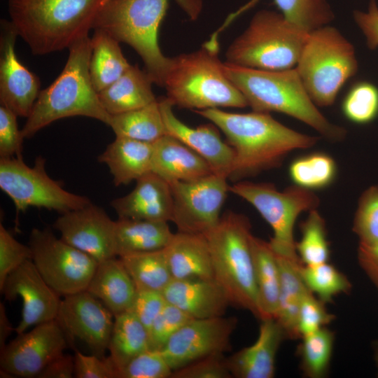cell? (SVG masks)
I'll return each mask as SVG.
<instances>
[{
    "instance_id": "cell-6",
    "label": "cell",
    "mask_w": 378,
    "mask_h": 378,
    "mask_svg": "<svg viewBox=\"0 0 378 378\" xmlns=\"http://www.w3.org/2000/svg\"><path fill=\"white\" fill-rule=\"evenodd\" d=\"M216 36L190 53L171 57L164 80L174 106L197 110L244 108L248 103L223 71Z\"/></svg>"
},
{
    "instance_id": "cell-38",
    "label": "cell",
    "mask_w": 378,
    "mask_h": 378,
    "mask_svg": "<svg viewBox=\"0 0 378 378\" xmlns=\"http://www.w3.org/2000/svg\"><path fill=\"white\" fill-rule=\"evenodd\" d=\"M300 229L302 237L300 241L296 242V251L302 263L314 265L328 262L330 249L326 223L316 209L309 211Z\"/></svg>"
},
{
    "instance_id": "cell-46",
    "label": "cell",
    "mask_w": 378,
    "mask_h": 378,
    "mask_svg": "<svg viewBox=\"0 0 378 378\" xmlns=\"http://www.w3.org/2000/svg\"><path fill=\"white\" fill-rule=\"evenodd\" d=\"M335 316L327 312L324 302L314 296L311 291L303 297L298 317L300 337L313 333L334 320Z\"/></svg>"
},
{
    "instance_id": "cell-28",
    "label": "cell",
    "mask_w": 378,
    "mask_h": 378,
    "mask_svg": "<svg viewBox=\"0 0 378 378\" xmlns=\"http://www.w3.org/2000/svg\"><path fill=\"white\" fill-rule=\"evenodd\" d=\"M153 83L146 71L131 65L115 82L98 92V96L106 112L117 115L155 102Z\"/></svg>"
},
{
    "instance_id": "cell-7",
    "label": "cell",
    "mask_w": 378,
    "mask_h": 378,
    "mask_svg": "<svg viewBox=\"0 0 378 378\" xmlns=\"http://www.w3.org/2000/svg\"><path fill=\"white\" fill-rule=\"evenodd\" d=\"M209 248L215 280L225 290L231 304L261 319L251 249V225L241 214H224L204 234Z\"/></svg>"
},
{
    "instance_id": "cell-18",
    "label": "cell",
    "mask_w": 378,
    "mask_h": 378,
    "mask_svg": "<svg viewBox=\"0 0 378 378\" xmlns=\"http://www.w3.org/2000/svg\"><path fill=\"white\" fill-rule=\"evenodd\" d=\"M0 105L17 116L28 118L41 92V82L17 57L16 29L6 19L0 22Z\"/></svg>"
},
{
    "instance_id": "cell-9",
    "label": "cell",
    "mask_w": 378,
    "mask_h": 378,
    "mask_svg": "<svg viewBox=\"0 0 378 378\" xmlns=\"http://www.w3.org/2000/svg\"><path fill=\"white\" fill-rule=\"evenodd\" d=\"M358 66L354 46L338 29L326 25L309 33L295 68L311 99L323 107L333 104Z\"/></svg>"
},
{
    "instance_id": "cell-17",
    "label": "cell",
    "mask_w": 378,
    "mask_h": 378,
    "mask_svg": "<svg viewBox=\"0 0 378 378\" xmlns=\"http://www.w3.org/2000/svg\"><path fill=\"white\" fill-rule=\"evenodd\" d=\"M115 225V221L103 209L91 202L60 214L52 227L59 232L62 240L99 262L117 257Z\"/></svg>"
},
{
    "instance_id": "cell-21",
    "label": "cell",
    "mask_w": 378,
    "mask_h": 378,
    "mask_svg": "<svg viewBox=\"0 0 378 378\" xmlns=\"http://www.w3.org/2000/svg\"><path fill=\"white\" fill-rule=\"evenodd\" d=\"M136 183L130 193L111 202L118 218L171 221L173 199L169 183L153 172Z\"/></svg>"
},
{
    "instance_id": "cell-14",
    "label": "cell",
    "mask_w": 378,
    "mask_h": 378,
    "mask_svg": "<svg viewBox=\"0 0 378 378\" xmlns=\"http://www.w3.org/2000/svg\"><path fill=\"white\" fill-rule=\"evenodd\" d=\"M69 345L72 344L57 319L35 326L0 351L1 375L38 377Z\"/></svg>"
},
{
    "instance_id": "cell-2",
    "label": "cell",
    "mask_w": 378,
    "mask_h": 378,
    "mask_svg": "<svg viewBox=\"0 0 378 378\" xmlns=\"http://www.w3.org/2000/svg\"><path fill=\"white\" fill-rule=\"evenodd\" d=\"M108 0H8L10 20L31 52L69 48L88 36Z\"/></svg>"
},
{
    "instance_id": "cell-23",
    "label": "cell",
    "mask_w": 378,
    "mask_h": 378,
    "mask_svg": "<svg viewBox=\"0 0 378 378\" xmlns=\"http://www.w3.org/2000/svg\"><path fill=\"white\" fill-rule=\"evenodd\" d=\"M169 304L193 318L224 316L231 304L223 288L214 279H172L162 291Z\"/></svg>"
},
{
    "instance_id": "cell-48",
    "label": "cell",
    "mask_w": 378,
    "mask_h": 378,
    "mask_svg": "<svg viewBox=\"0 0 378 378\" xmlns=\"http://www.w3.org/2000/svg\"><path fill=\"white\" fill-rule=\"evenodd\" d=\"M224 354H216L174 370L170 378H232Z\"/></svg>"
},
{
    "instance_id": "cell-11",
    "label": "cell",
    "mask_w": 378,
    "mask_h": 378,
    "mask_svg": "<svg viewBox=\"0 0 378 378\" xmlns=\"http://www.w3.org/2000/svg\"><path fill=\"white\" fill-rule=\"evenodd\" d=\"M45 163L42 156L31 167L22 158L0 159V188L12 200L17 213L34 206L64 214L91 203L88 197L66 190L51 178Z\"/></svg>"
},
{
    "instance_id": "cell-10",
    "label": "cell",
    "mask_w": 378,
    "mask_h": 378,
    "mask_svg": "<svg viewBox=\"0 0 378 378\" xmlns=\"http://www.w3.org/2000/svg\"><path fill=\"white\" fill-rule=\"evenodd\" d=\"M229 190L250 203L270 225L273 237L269 242L276 254L300 258L294 225L301 213L318 206L319 198L312 190L293 185L279 191L273 183L244 180L230 186Z\"/></svg>"
},
{
    "instance_id": "cell-15",
    "label": "cell",
    "mask_w": 378,
    "mask_h": 378,
    "mask_svg": "<svg viewBox=\"0 0 378 378\" xmlns=\"http://www.w3.org/2000/svg\"><path fill=\"white\" fill-rule=\"evenodd\" d=\"M237 324L234 316L194 318L160 351L173 371L208 356L224 354L231 349L230 338Z\"/></svg>"
},
{
    "instance_id": "cell-45",
    "label": "cell",
    "mask_w": 378,
    "mask_h": 378,
    "mask_svg": "<svg viewBox=\"0 0 378 378\" xmlns=\"http://www.w3.org/2000/svg\"><path fill=\"white\" fill-rule=\"evenodd\" d=\"M32 258L29 246L19 242L0 224V288L10 273Z\"/></svg>"
},
{
    "instance_id": "cell-32",
    "label": "cell",
    "mask_w": 378,
    "mask_h": 378,
    "mask_svg": "<svg viewBox=\"0 0 378 378\" xmlns=\"http://www.w3.org/2000/svg\"><path fill=\"white\" fill-rule=\"evenodd\" d=\"M119 43L105 30L94 29L91 37L89 71L92 83L97 92L115 82L131 66Z\"/></svg>"
},
{
    "instance_id": "cell-49",
    "label": "cell",
    "mask_w": 378,
    "mask_h": 378,
    "mask_svg": "<svg viewBox=\"0 0 378 378\" xmlns=\"http://www.w3.org/2000/svg\"><path fill=\"white\" fill-rule=\"evenodd\" d=\"M167 303L161 292L148 290H137L130 311L148 330Z\"/></svg>"
},
{
    "instance_id": "cell-27",
    "label": "cell",
    "mask_w": 378,
    "mask_h": 378,
    "mask_svg": "<svg viewBox=\"0 0 378 378\" xmlns=\"http://www.w3.org/2000/svg\"><path fill=\"white\" fill-rule=\"evenodd\" d=\"M153 143L115 137L97 160L104 163L115 186L127 185L151 172Z\"/></svg>"
},
{
    "instance_id": "cell-22",
    "label": "cell",
    "mask_w": 378,
    "mask_h": 378,
    "mask_svg": "<svg viewBox=\"0 0 378 378\" xmlns=\"http://www.w3.org/2000/svg\"><path fill=\"white\" fill-rule=\"evenodd\" d=\"M286 335L282 327L274 318L261 320L256 341L225 358L232 377L272 378L279 346Z\"/></svg>"
},
{
    "instance_id": "cell-33",
    "label": "cell",
    "mask_w": 378,
    "mask_h": 378,
    "mask_svg": "<svg viewBox=\"0 0 378 378\" xmlns=\"http://www.w3.org/2000/svg\"><path fill=\"white\" fill-rule=\"evenodd\" d=\"M149 349L148 330L132 312L114 316L108 350V358L116 372L134 358Z\"/></svg>"
},
{
    "instance_id": "cell-8",
    "label": "cell",
    "mask_w": 378,
    "mask_h": 378,
    "mask_svg": "<svg viewBox=\"0 0 378 378\" xmlns=\"http://www.w3.org/2000/svg\"><path fill=\"white\" fill-rule=\"evenodd\" d=\"M309 33L279 13L257 12L246 30L229 46L226 62L265 71L296 66Z\"/></svg>"
},
{
    "instance_id": "cell-41",
    "label": "cell",
    "mask_w": 378,
    "mask_h": 378,
    "mask_svg": "<svg viewBox=\"0 0 378 378\" xmlns=\"http://www.w3.org/2000/svg\"><path fill=\"white\" fill-rule=\"evenodd\" d=\"M342 111L352 122H371L378 116V88L368 81L354 83L344 97Z\"/></svg>"
},
{
    "instance_id": "cell-51",
    "label": "cell",
    "mask_w": 378,
    "mask_h": 378,
    "mask_svg": "<svg viewBox=\"0 0 378 378\" xmlns=\"http://www.w3.org/2000/svg\"><path fill=\"white\" fill-rule=\"evenodd\" d=\"M354 19L365 36L368 47H378V6L376 0H370L367 11L355 10Z\"/></svg>"
},
{
    "instance_id": "cell-12",
    "label": "cell",
    "mask_w": 378,
    "mask_h": 378,
    "mask_svg": "<svg viewBox=\"0 0 378 378\" xmlns=\"http://www.w3.org/2000/svg\"><path fill=\"white\" fill-rule=\"evenodd\" d=\"M31 260L46 282L60 296L86 290L98 262L57 238L50 227L31 230Z\"/></svg>"
},
{
    "instance_id": "cell-4",
    "label": "cell",
    "mask_w": 378,
    "mask_h": 378,
    "mask_svg": "<svg viewBox=\"0 0 378 378\" xmlns=\"http://www.w3.org/2000/svg\"><path fill=\"white\" fill-rule=\"evenodd\" d=\"M227 77L253 111L282 113L304 122L328 141L345 139L346 130L330 122L305 90L296 68L265 71L223 62Z\"/></svg>"
},
{
    "instance_id": "cell-34",
    "label": "cell",
    "mask_w": 378,
    "mask_h": 378,
    "mask_svg": "<svg viewBox=\"0 0 378 378\" xmlns=\"http://www.w3.org/2000/svg\"><path fill=\"white\" fill-rule=\"evenodd\" d=\"M115 137L154 143L167 134L159 102L128 112L111 115L108 125Z\"/></svg>"
},
{
    "instance_id": "cell-5",
    "label": "cell",
    "mask_w": 378,
    "mask_h": 378,
    "mask_svg": "<svg viewBox=\"0 0 378 378\" xmlns=\"http://www.w3.org/2000/svg\"><path fill=\"white\" fill-rule=\"evenodd\" d=\"M66 62L60 74L41 90L21 132L24 139L64 118L85 116L108 125L111 115L103 107L92 83L89 64L91 38L89 35L69 47Z\"/></svg>"
},
{
    "instance_id": "cell-40",
    "label": "cell",
    "mask_w": 378,
    "mask_h": 378,
    "mask_svg": "<svg viewBox=\"0 0 378 378\" xmlns=\"http://www.w3.org/2000/svg\"><path fill=\"white\" fill-rule=\"evenodd\" d=\"M300 272L307 288L323 302L350 290L351 284L346 276L327 262L314 265H302Z\"/></svg>"
},
{
    "instance_id": "cell-50",
    "label": "cell",
    "mask_w": 378,
    "mask_h": 378,
    "mask_svg": "<svg viewBox=\"0 0 378 378\" xmlns=\"http://www.w3.org/2000/svg\"><path fill=\"white\" fill-rule=\"evenodd\" d=\"M74 358L76 378H115V368L108 357L85 355L76 351Z\"/></svg>"
},
{
    "instance_id": "cell-31",
    "label": "cell",
    "mask_w": 378,
    "mask_h": 378,
    "mask_svg": "<svg viewBox=\"0 0 378 378\" xmlns=\"http://www.w3.org/2000/svg\"><path fill=\"white\" fill-rule=\"evenodd\" d=\"M253 272L262 320L276 318L280 289V274L276 256L270 242L251 237Z\"/></svg>"
},
{
    "instance_id": "cell-52",
    "label": "cell",
    "mask_w": 378,
    "mask_h": 378,
    "mask_svg": "<svg viewBox=\"0 0 378 378\" xmlns=\"http://www.w3.org/2000/svg\"><path fill=\"white\" fill-rule=\"evenodd\" d=\"M359 265L378 288V241L370 244H360L358 248Z\"/></svg>"
},
{
    "instance_id": "cell-36",
    "label": "cell",
    "mask_w": 378,
    "mask_h": 378,
    "mask_svg": "<svg viewBox=\"0 0 378 378\" xmlns=\"http://www.w3.org/2000/svg\"><path fill=\"white\" fill-rule=\"evenodd\" d=\"M337 174L334 159L323 153H314L294 160L289 175L295 185L313 190L330 186Z\"/></svg>"
},
{
    "instance_id": "cell-1",
    "label": "cell",
    "mask_w": 378,
    "mask_h": 378,
    "mask_svg": "<svg viewBox=\"0 0 378 378\" xmlns=\"http://www.w3.org/2000/svg\"><path fill=\"white\" fill-rule=\"evenodd\" d=\"M217 127L234 153L228 180L236 183L281 165L297 149L309 148L318 137L281 124L270 113H231L220 108L195 111Z\"/></svg>"
},
{
    "instance_id": "cell-42",
    "label": "cell",
    "mask_w": 378,
    "mask_h": 378,
    "mask_svg": "<svg viewBox=\"0 0 378 378\" xmlns=\"http://www.w3.org/2000/svg\"><path fill=\"white\" fill-rule=\"evenodd\" d=\"M352 230L360 244L378 241V186H372L359 197Z\"/></svg>"
},
{
    "instance_id": "cell-55",
    "label": "cell",
    "mask_w": 378,
    "mask_h": 378,
    "mask_svg": "<svg viewBox=\"0 0 378 378\" xmlns=\"http://www.w3.org/2000/svg\"><path fill=\"white\" fill-rule=\"evenodd\" d=\"M375 353H376L375 354V358H376V361H377V367H378V345L377 346Z\"/></svg>"
},
{
    "instance_id": "cell-47",
    "label": "cell",
    "mask_w": 378,
    "mask_h": 378,
    "mask_svg": "<svg viewBox=\"0 0 378 378\" xmlns=\"http://www.w3.org/2000/svg\"><path fill=\"white\" fill-rule=\"evenodd\" d=\"M17 115L0 105V158H22L24 139L17 122Z\"/></svg>"
},
{
    "instance_id": "cell-26",
    "label": "cell",
    "mask_w": 378,
    "mask_h": 378,
    "mask_svg": "<svg viewBox=\"0 0 378 378\" xmlns=\"http://www.w3.org/2000/svg\"><path fill=\"white\" fill-rule=\"evenodd\" d=\"M114 315L130 311L137 290L121 259L98 262L87 290Z\"/></svg>"
},
{
    "instance_id": "cell-35",
    "label": "cell",
    "mask_w": 378,
    "mask_h": 378,
    "mask_svg": "<svg viewBox=\"0 0 378 378\" xmlns=\"http://www.w3.org/2000/svg\"><path fill=\"white\" fill-rule=\"evenodd\" d=\"M132 279L137 290L162 293L173 279L164 248L119 257Z\"/></svg>"
},
{
    "instance_id": "cell-39",
    "label": "cell",
    "mask_w": 378,
    "mask_h": 378,
    "mask_svg": "<svg viewBox=\"0 0 378 378\" xmlns=\"http://www.w3.org/2000/svg\"><path fill=\"white\" fill-rule=\"evenodd\" d=\"M302 338L300 354L302 372L310 378L323 377L330 365L334 332L324 327Z\"/></svg>"
},
{
    "instance_id": "cell-24",
    "label": "cell",
    "mask_w": 378,
    "mask_h": 378,
    "mask_svg": "<svg viewBox=\"0 0 378 378\" xmlns=\"http://www.w3.org/2000/svg\"><path fill=\"white\" fill-rule=\"evenodd\" d=\"M151 172L169 183L193 181L213 173L202 157L167 134L153 143Z\"/></svg>"
},
{
    "instance_id": "cell-37",
    "label": "cell",
    "mask_w": 378,
    "mask_h": 378,
    "mask_svg": "<svg viewBox=\"0 0 378 378\" xmlns=\"http://www.w3.org/2000/svg\"><path fill=\"white\" fill-rule=\"evenodd\" d=\"M281 13L306 33L328 25L334 13L326 0H274Z\"/></svg>"
},
{
    "instance_id": "cell-3",
    "label": "cell",
    "mask_w": 378,
    "mask_h": 378,
    "mask_svg": "<svg viewBox=\"0 0 378 378\" xmlns=\"http://www.w3.org/2000/svg\"><path fill=\"white\" fill-rule=\"evenodd\" d=\"M170 0H108L99 12L94 29H102L120 43L131 46L144 62L153 83L163 87L171 57L158 43V31ZM191 20H197L202 0H174Z\"/></svg>"
},
{
    "instance_id": "cell-25",
    "label": "cell",
    "mask_w": 378,
    "mask_h": 378,
    "mask_svg": "<svg viewBox=\"0 0 378 378\" xmlns=\"http://www.w3.org/2000/svg\"><path fill=\"white\" fill-rule=\"evenodd\" d=\"M164 251L173 279H214L204 234L177 232Z\"/></svg>"
},
{
    "instance_id": "cell-20",
    "label": "cell",
    "mask_w": 378,
    "mask_h": 378,
    "mask_svg": "<svg viewBox=\"0 0 378 378\" xmlns=\"http://www.w3.org/2000/svg\"><path fill=\"white\" fill-rule=\"evenodd\" d=\"M158 102L167 134L176 138L202 157L213 173L228 179L234 153L232 148L222 140L217 127L213 123L190 127L175 115L174 106L167 97Z\"/></svg>"
},
{
    "instance_id": "cell-19",
    "label": "cell",
    "mask_w": 378,
    "mask_h": 378,
    "mask_svg": "<svg viewBox=\"0 0 378 378\" xmlns=\"http://www.w3.org/2000/svg\"><path fill=\"white\" fill-rule=\"evenodd\" d=\"M0 290L6 300L22 299L21 319L15 328L18 335L57 318L60 295L46 282L31 260L10 273Z\"/></svg>"
},
{
    "instance_id": "cell-44",
    "label": "cell",
    "mask_w": 378,
    "mask_h": 378,
    "mask_svg": "<svg viewBox=\"0 0 378 378\" xmlns=\"http://www.w3.org/2000/svg\"><path fill=\"white\" fill-rule=\"evenodd\" d=\"M192 319L181 309L167 302L148 330L150 349L160 351L178 330Z\"/></svg>"
},
{
    "instance_id": "cell-13",
    "label": "cell",
    "mask_w": 378,
    "mask_h": 378,
    "mask_svg": "<svg viewBox=\"0 0 378 378\" xmlns=\"http://www.w3.org/2000/svg\"><path fill=\"white\" fill-rule=\"evenodd\" d=\"M227 181L212 173L193 181L169 183L173 199L171 221L178 232L204 234L218 224L230 191Z\"/></svg>"
},
{
    "instance_id": "cell-30",
    "label": "cell",
    "mask_w": 378,
    "mask_h": 378,
    "mask_svg": "<svg viewBox=\"0 0 378 378\" xmlns=\"http://www.w3.org/2000/svg\"><path fill=\"white\" fill-rule=\"evenodd\" d=\"M275 255L280 274L279 304L275 319L282 327L286 337L298 338V317L300 304L304 295L310 291L300 275V268L303 264L300 258Z\"/></svg>"
},
{
    "instance_id": "cell-53",
    "label": "cell",
    "mask_w": 378,
    "mask_h": 378,
    "mask_svg": "<svg viewBox=\"0 0 378 378\" xmlns=\"http://www.w3.org/2000/svg\"><path fill=\"white\" fill-rule=\"evenodd\" d=\"M74 377V358L64 352L50 361L37 378H71Z\"/></svg>"
},
{
    "instance_id": "cell-29",
    "label": "cell",
    "mask_w": 378,
    "mask_h": 378,
    "mask_svg": "<svg viewBox=\"0 0 378 378\" xmlns=\"http://www.w3.org/2000/svg\"><path fill=\"white\" fill-rule=\"evenodd\" d=\"M167 223L118 218L115 225L116 256L165 248L174 234Z\"/></svg>"
},
{
    "instance_id": "cell-54",
    "label": "cell",
    "mask_w": 378,
    "mask_h": 378,
    "mask_svg": "<svg viewBox=\"0 0 378 378\" xmlns=\"http://www.w3.org/2000/svg\"><path fill=\"white\" fill-rule=\"evenodd\" d=\"M15 330L6 312L4 304L0 303V351L6 345L7 338Z\"/></svg>"
},
{
    "instance_id": "cell-16",
    "label": "cell",
    "mask_w": 378,
    "mask_h": 378,
    "mask_svg": "<svg viewBox=\"0 0 378 378\" xmlns=\"http://www.w3.org/2000/svg\"><path fill=\"white\" fill-rule=\"evenodd\" d=\"M56 319L71 344L80 340L92 354L105 358L114 315L100 300L88 290L64 296Z\"/></svg>"
},
{
    "instance_id": "cell-43",
    "label": "cell",
    "mask_w": 378,
    "mask_h": 378,
    "mask_svg": "<svg viewBox=\"0 0 378 378\" xmlns=\"http://www.w3.org/2000/svg\"><path fill=\"white\" fill-rule=\"evenodd\" d=\"M173 370L160 351L149 349L116 372V378H169Z\"/></svg>"
}]
</instances>
